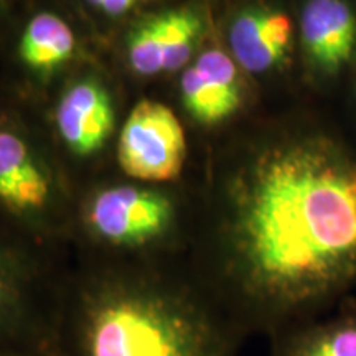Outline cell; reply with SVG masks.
Returning a JSON list of instances; mask_svg holds the SVG:
<instances>
[{"instance_id": "10", "label": "cell", "mask_w": 356, "mask_h": 356, "mask_svg": "<svg viewBox=\"0 0 356 356\" xmlns=\"http://www.w3.org/2000/svg\"><path fill=\"white\" fill-rule=\"evenodd\" d=\"M300 32L310 60L325 71H337L353 55L356 17L345 0H307Z\"/></svg>"}, {"instance_id": "12", "label": "cell", "mask_w": 356, "mask_h": 356, "mask_svg": "<svg viewBox=\"0 0 356 356\" xmlns=\"http://www.w3.org/2000/svg\"><path fill=\"white\" fill-rule=\"evenodd\" d=\"M74 48L76 37L65 19L51 12H37L22 26L15 58L22 68L47 74L68 63Z\"/></svg>"}, {"instance_id": "4", "label": "cell", "mask_w": 356, "mask_h": 356, "mask_svg": "<svg viewBox=\"0 0 356 356\" xmlns=\"http://www.w3.org/2000/svg\"><path fill=\"white\" fill-rule=\"evenodd\" d=\"M55 327L56 309L38 299L24 251L0 228V355L56 348Z\"/></svg>"}, {"instance_id": "17", "label": "cell", "mask_w": 356, "mask_h": 356, "mask_svg": "<svg viewBox=\"0 0 356 356\" xmlns=\"http://www.w3.org/2000/svg\"><path fill=\"white\" fill-rule=\"evenodd\" d=\"M8 12H10V2L8 0H0V30L7 24Z\"/></svg>"}, {"instance_id": "11", "label": "cell", "mask_w": 356, "mask_h": 356, "mask_svg": "<svg viewBox=\"0 0 356 356\" xmlns=\"http://www.w3.org/2000/svg\"><path fill=\"white\" fill-rule=\"evenodd\" d=\"M267 340L270 356H356V305L332 309Z\"/></svg>"}, {"instance_id": "6", "label": "cell", "mask_w": 356, "mask_h": 356, "mask_svg": "<svg viewBox=\"0 0 356 356\" xmlns=\"http://www.w3.org/2000/svg\"><path fill=\"white\" fill-rule=\"evenodd\" d=\"M51 200L50 177L25 136L0 119V228L32 225Z\"/></svg>"}, {"instance_id": "1", "label": "cell", "mask_w": 356, "mask_h": 356, "mask_svg": "<svg viewBox=\"0 0 356 356\" xmlns=\"http://www.w3.org/2000/svg\"><path fill=\"white\" fill-rule=\"evenodd\" d=\"M218 300L248 338L315 318L356 280V168L312 145L262 155L218 226Z\"/></svg>"}, {"instance_id": "16", "label": "cell", "mask_w": 356, "mask_h": 356, "mask_svg": "<svg viewBox=\"0 0 356 356\" xmlns=\"http://www.w3.org/2000/svg\"><path fill=\"white\" fill-rule=\"evenodd\" d=\"M0 356H61V353L56 348H38V350L15 351V353H6Z\"/></svg>"}, {"instance_id": "2", "label": "cell", "mask_w": 356, "mask_h": 356, "mask_svg": "<svg viewBox=\"0 0 356 356\" xmlns=\"http://www.w3.org/2000/svg\"><path fill=\"white\" fill-rule=\"evenodd\" d=\"M248 340L215 297L150 280H104L56 305L61 356H239Z\"/></svg>"}, {"instance_id": "15", "label": "cell", "mask_w": 356, "mask_h": 356, "mask_svg": "<svg viewBox=\"0 0 356 356\" xmlns=\"http://www.w3.org/2000/svg\"><path fill=\"white\" fill-rule=\"evenodd\" d=\"M91 7L109 17H121L134 10L145 0H86Z\"/></svg>"}, {"instance_id": "5", "label": "cell", "mask_w": 356, "mask_h": 356, "mask_svg": "<svg viewBox=\"0 0 356 356\" xmlns=\"http://www.w3.org/2000/svg\"><path fill=\"white\" fill-rule=\"evenodd\" d=\"M186 137L177 114L157 101L137 102L118 144L119 165L129 177L172 181L184 170Z\"/></svg>"}, {"instance_id": "14", "label": "cell", "mask_w": 356, "mask_h": 356, "mask_svg": "<svg viewBox=\"0 0 356 356\" xmlns=\"http://www.w3.org/2000/svg\"><path fill=\"white\" fill-rule=\"evenodd\" d=\"M127 56L129 65L139 76L152 78L165 73V51L159 13L134 26L127 40Z\"/></svg>"}, {"instance_id": "9", "label": "cell", "mask_w": 356, "mask_h": 356, "mask_svg": "<svg viewBox=\"0 0 356 356\" xmlns=\"http://www.w3.org/2000/svg\"><path fill=\"white\" fill-rule=\"evenodd\" d=\"M181 99L202 124H218L241 104V83L234 61L221 50H207L181 76Z\"/></svg>"}, {"instance_id": "13", "label": "cell", "mask_w": 356, "mask_h": 356, "mask_svg": "<svg viewBox=\"0 0 356 356\" xmlns=\"http://www.w3.org/2000/svg\"><path fill=\"white\" fill-rule=\"evenodd\" d=\"M159 17L165 51V71L184 68L202 37V17L191 8H173L159 13Z\"/></svg>"}, {"instance_id": "8", "label": "cell", "mask_w": 356, "mask_h": 356, "mask_svg": "<svg viewBox=\"0 0 356 356\" xmlns=\"http://www.w3.org/2000/svg\"><path fill=\"white\" fill-rule=\"evenodd\" d=\"M55 121L71 152L83 157L99 152L115 124L114 104L108 89L96 79H81L71 84L58 101Z\"/></svg>"}, {"instance_id": "7", "label": "cell", "mask_w": 356, "mask_h": 356, "mask_svg": "<svg viewBox=\"0 0 356 356\" xmlns=\"http://www.w3.org/2000/svg\"><path fill=\"white\" fill-rule=\"evenodd\" d=\"M292 40L291 17L262 3L239 10L228 30L234 60L251 73H266L282 63L291 51Z\"/></svg>"}, {"instance_id": "3", "label": "cell", "mask_w": 356, "mask_h": 356, "mask_svg": "<svg viewBox=\"0 0 356 356\" xmlns=\"http://www.w3.org/2000/svg\"><path fill=\"white\" fill-rule=\"evenodd\" d=\"M175 220V204L167 195L132 185L101 190L83 213L88 234L115 251L155 246L170 236Z\"/></svg>"}]
</instances>
